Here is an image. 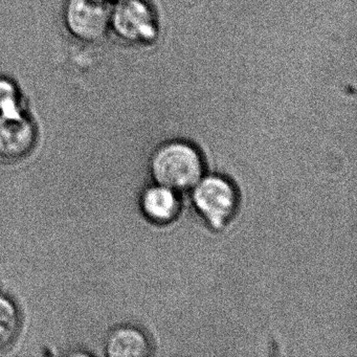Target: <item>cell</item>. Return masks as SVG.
<instances>
[{
    "label": "cell",
    "instance_id": "1",
    "mask_svg": "<svg viewBox=\"0 0 357 357\" xmlns=\"http://www.w3.org/2000/svg\"><path fill=\"white\" fill-rule=\"evenodd\" d=\"M204 160L198 150L185 142H171L152 156L151 172L158 185L174 191L193 188L204 177Z\"/></svg>",
    "mask_w": 357,
    "mask_h": 357
},
{
    "label": "cell",
    "instance_id": "2",
    "mask_svg": "<svg viewBox=\"0 0 357 357\" xmlns=\"http://www.w3.org/2000/svg\"><path fill=\"white\" fill-rule=\"evenodd\" d=\"M193 202L200 216L213 227L222 229L235 215L238 194L227 179L202 177L193 187Z\"/></svg>",
    "mask_w": 357,
    "mask_h": 357
},
{
    "label": "cell",
    "instance_id": "3",
    "mask_svg": "<svg viewBox=\"0 0 357 357\" xmlns=\"http://www.w3.org/2000/svg\"><path fill=\"white\" fill-rule=\"evenodd\" d=\"M110 3L103 0H66L64 24L79 40L96 43L109 29Z\"/></svg>",
    "mask_w": 357,
    "mask_h": 357
},
{
    "label": "cell",
    "instance_id": "4",
    "mask_svg": "<svg viewBox=\"0 0 357 357\" xmlns=\"http://www.w3.org/2000/svg\"><path fill=\"white\" fill-rule=\"evenodd\" d=\"M109 28L127 43H147L155 37V17L142 0H123L112 8Z\"/></svg>",
    "mask_w": 357,
    "mask_h": 357
},
{
    "label": "cell",
    "instance_id": "5",
    "mask_svg": "<svg viewBox=\"0 0 357 357\" xmlns=\"http://www.w3.org/2000/svg\"><path fill=\"white\" fill-rule=\"evenodd\" d=\"M36 141V127L26 114H0V158L5 160L24 158L32 151Z\"/></svg>",
    "mask_w": 357,
    "mask_h": 357
},
{
    "label": "cell",
    "instance_id": "6",
    "mask_svg": "<svg viewBox=\"0 0 357 357\" xmlns=\"http://www.w3.org/2000/svg\"><path fill=\"white\" fill-rule=\"evenodd\" d=\"M141 204L146 216L156 223L170 222L181 210L176 191L160 185L148 188L142 196Z\"/></svg>",
    "mask_w": 357,
    "mask_h": 357
},
{
    "label": "cell",
    "instance_id": "7",
    "mask_svg": "<svg viewBox=\"0 0 357 357\" xmlns=\"http://www.w3.org/2000/svg\"><path fill=\"white\" fill-rule=\"evenodd\" d=\"M105 348L110 357H142L149 354L150 344L142 330L124 326L109 334Z\"/></svg>",
    "mask_w": 357,
    "mask_h": 357
},
{
    "label": "cell",
    "instance_id": "8",
    "mask_svg": "<svg viewBox=\"0 0 357 357\" xmlns=\"http://www.w3.org/2000/svg\"><path fill=\"white\" fill-rule=\"evenodd\" d=\"M20 325L17 307L9 298L0 294V351L7 350L14 344Z\"/></svg>",
    "mask_w": 357,
    "mask_h": 357
},
{
    "label": "cell",
    "instance_id": "9",
    "mask_svg": "<svg viewBox=\"0 0 357 357\" xmlns=\"http://www.w3.org/2000/svg\"><path fill=\"white\" fill-rule=\"evenodd\" d=\"M24 114L22 93L13 80L0 77V114L20 116Z\"/></svg>",
    "mask_w": 357,
    "mask_h": 357
},
{
    "label": "cell",
    "instance_id": "10",
    "mask_svg": "<svg viewBox=\"0 0 357 357\" xmlns=\"http://www.w3.org/2000/svg\"><path fill=\"white\" fill-rule=\"evenodd\" d=\"M112 1H116V3H119V1H123V0H112Z\"/></svg>",
    "mask_w": 357,
    "mask_h": 357
}]
</instances>
